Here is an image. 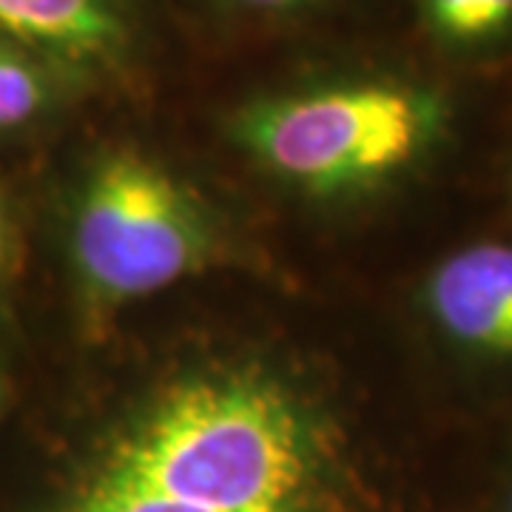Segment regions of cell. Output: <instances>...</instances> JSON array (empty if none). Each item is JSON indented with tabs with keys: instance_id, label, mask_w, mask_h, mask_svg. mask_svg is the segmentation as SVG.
Segmentation results:
<instances>
[{
	"instance_id": "2",
	"label": "cell",
	"mask_w": 512,
	"mask_h": 512,
	"mask_svg": "<svg viewBox=\"0 0 512 512\" xmlns=\"http://www.w3.org/2000/svg\"><path fill=\"white\" fill-rule=\"evenodd\" d=\"M214 245L202 202L143 154H111L80 188L72 256L97 305H126L177 285L208 265Z\"/></svg>"
},
{
	"instance_id": "7",
	"label": "cell",
	"mask_w": 512,
	"mask_h": 512,
	"mask_svg": "<svg viewBox=\"0 0 512 512\" xmlns=\"http://www.w3.org/2000/svg\"><path fill=\"white\" fill-rule=\"evenodd\" d=\"M433 32L458 46H476L512 29V0H424Z\"/></svg>"
},
{
	"instance_id": "8",
	"label": "cell",
	"mask_w": 512,
	"mask_h": 512,
	"mask_svg": "<svg viewBox=\"0 0 512 512\" xmlns=\"http://www.w3.org/2000/svg\"><path fill=\"white\" fill-rule=\"evenodd\" d=\"M245 6H254V9H268V12H285V9H296L308 0H239Z\"/></svg>"
},
{
	"instance_id": "11",
	"label": "cell",
	"mask_w": 512,
	"mask_h": 512,
	"mask_svg": "<svg viewBox=\"0 0 512 512\" xmlns=\"http://www.w3.org/2000/svg\"><path fill=\"white\" fill-rule=\"evenodd\" d=\"M0 407H3V376H0Z\"/></svg>"
},
{
	"instance_id": "10",
	"label": "cell",
	"mask_w": 512,
	"mask_h": 512,
	"mask_svg": "<svg viewBox=\"0 0 512 512\" xmlns=\"http://www.w3.org/2000/svg\"><path fill=\"white\" fill-rule=\"evenodd\" d=\"M501 512H512V473L507 478V487L501 493Z\"/></svg>"
},
{
	"instance_id": "4",
	"label": "cell",
	"mask_w": 512,
	"mask_h": 512,
	"mask_svg": "<svg viewBox=\"0 0 512 512\" xmlns=\"http://www.w3.org/2000/svg\"><path fill=\"white\" fill-rule=\"evenodd\" d=\"M0 37L32 55L103 63L126 43L114 0H0Z\"/></svg>"
},
{
	"instance_id": "6",
	"label": "cell",
	"mask_w": 512,
	"mask_h": 512,
	"mask_svg": "<svg viewBox=\"0 0 512 512\" xmlns=\"http://www.w3.org/2000/svg\"><path fill=\"white\" fill-rule=\"evenodd\" d=\"M49 103L46 74L32 52L0 37V131L32 123Z\"/></svg>"
},
{
	"instance_id": "3",
	"label": "cell",
	"mask_w": 512,
	"mask_h": 512,
	"mask_svg": "<svg viewBox=\"0 0 512 512\" xmlns=\"http://www.w3.org/2000/svg\"><path fill=\"white\" fill-rule=\"evenodd\" d=\"M421 299L433 328L458 353L512 370L510 239H481L444 256Z\"/></svg>"
},
{
	"instance_id": "1",
	"label": "cell",
	"mask_w": 512,
	"mask_h": 512,
	"mask_svg": "<svg viewBox=\"0 0 512 512\" xmlns=\"http://www.w3.org/2000/svg\"><path fill=\"white\" fill-rule=\"evenodd\" d=\"M441 126V100L419 86L356 80L254 106L237 123V137L285 183L333 197L410 171Z\"/></svg>"
},
{
	"instance_id": "9",
	"label": "cell",
	"mask_w": 512,
	"mask_h": 512,
	"mask_svg": "<svg viewBox=\"0 0 512 512\" xmlns=\"http://www.w3.org/2000/svg\"><path fill=\"white\" fill-rule=\"evenodd\" d=\"M6 245H9V237H6V217H3V208H0V268L6 262Z\"/></svg>"
},
{
	"instance_id": "5",
	"label": "cell",
	"mask_w": 512,
	"mask_h": 512,
	"mask_svg": "<svg viewBox=\"0 0 512 512\" xmlns=\"http://www.w3.org/2000/svg\"><path fill=\"white\" fill-rule=\"evenodd\" d=\"M57 512H285L265 507H245L217 495L174 487L163 481L134 476L97 458L86 478Z\"/></svg>"
}]
</instances>
